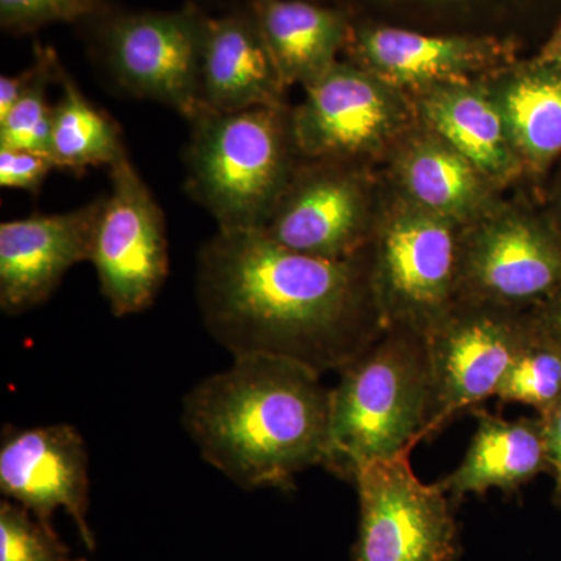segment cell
<instances>
[{
    "label": "cell",
    "instance_id": "cell-28",
    "mask_svg": "<svg viewBox=\"0 0 561 561\" xmlns=\"http://www.w3.org/2000/svg\"><path fill=\"white\" fill-rule=\"evenodd\" d=\"M43 61L44 47L38 44L35 49V61H33V65L22 70L18 76L0 77V119H3L9 114V111L16 105V102L38 79Z\"/></svg>",
    "mask_w": 561,
    "mask_h": 561
},
{
    "label": "cell",
    "instance_id": "cell-27",
    "mask_svg": "<svg viewBox=\"0 0 561 561\" xmlns=\"http://www.w3.org/2000/svg\"><path fill=\"white\" fill-rule=\"evenodd\" d=\"M54 168L49 154L0 149V186L7 190L38 191Z\"/></svg>",
    "mask_w": 561,
    "mask_h": 561
},
{
    "label": "cell",
    "instance_id": "cell-21",
    "mask_svg": "<svg viewBox=\"0 0 561 561\" xmlns=\"http://www.w3.org/2000/svg\"><path fill=\"white\" fill-rule=\"evenodd\" d=\"M62 94L54 108L49 157L55 168L84 171L128 158L116 122L95 108L61 69Z\"/></svg>",
    "mask_w": 561,
    "mask_h": 561
},
{
    "label": "cell",
    "instance_id": "cell-16",
    "mask_svg": "<svg viewBox=\"0 0 561 561\" xmlns=\"http://www.w3.org/2000/svg\"><path fill=\"white\" fill-rule=\"evenodd\" d=\"M354 50L368 72L382 83L420 87L461 83L500 60L505 47L494 39L378 27L362 31L354 39Z\"/></svg>",
    "mask_w": 561,
    "mask_h": 561
},
{
    "label": "cell",
    "instance_id": "cell-6",
    "mask_svg": "<svg viewBox=\"0 0 561 561\" xmlns=\"http://www.w3.org/2000/svg\"><path fill=\"white\" fill-rule=\"evenodd\" d=\"M209 18L194 3L175 11L113 14L101 28L106 65L131 94L192 119L205 110L202 62Z\"/></svg>",
    "mask_w": 561,
    "mask_h": 561
},
{
    "label": "cell",
    "instance_id": "cell-7",
    "mask_svg": "<svg viewBox=\"0 0 561 561\" xmlns=\"http://www.w3.org/2000/svg\"><path fill=\"white\" fill-rule=\"evenodd\" d=\"M463 243L454 221L431 213L397 217L383 230L371 268L383 324L426 335L459 301Z\"/></svg>",
    "mask_w": 561,
    "mask_h": 561
},
{
    "label": "cell",
    "instance_id": "cell-3",
    "mask_svg": "<svg viewBox=\"0 0 561 561\" xmlns=\"http://www.w3.org/2000/svg\"><path fill=\"white\" fill-rule=\"evenodd\" d=\"M339 373L323 463L331 474L353 482L364 465L411 453L430 437L434 390L421 332L386 328Z\"/></svg>",
    "mask_w": 561,
    "mask_h": 561
},
{
    "label": "cell",
    "instance_id": "cell-19",
    "mask_svg": "<svg viewBox=\"0 0 561 561\" xmlns=\"http://www.w3.org/2000/svg\"><path fill=\"white\" fill-rule=\"evenodd\" d=\"M424 114L446 144L490 176H504L519 157L508 135L500 105L483 92L448 84L427 95Z\"/></svg>",
    "mask_w": 561,
    "mask_h": 561
},
{
    "label": "cell",
    "instance_id": "cell-22",
    "mask_svg": "<svg viewBox=\"0 0 561 561\" xmlns=\"http://www.w3.org/2000/svg\"><path fill=\"white\" fill-rule=\"evenodd\" d=\"M479 173L448 144H420L402 162L412 197L431 214L453 221L470 217L481 201Z\"/></svg>",
    "mask_w": 561,
    "mask_h": 561
},
{
    "label": "cell",
    "instance_id": "cell-5",
    "mask_svg": "<svg viewBox=\"0 0 561 561\" xmlns=\"http://www.w3.org/2000/svg\"><path fill=\"white\" fill-rule=\"evenodd\" d=\"M411 453L364 465L354 476L359 530L353 561H459V526L448 494L412 470Z\"/></svg>",
    "mask_w": 561,
    "mask_h": 561
},
{
    "label": "cell",
    "instance_id": "cell-29",
    "mask_svg": "<svg viewBox=\"0 0 561 561\" xmlns=\"http://www.w3.org/2000/svg\"><path fill=\"white\" fill-rule=\"evenodd\" d=\"M548 438L549 460L553 479V504L561 511V401L551 412L541 416Z\"/></svg>",
    "mask_w": 561,
    "mask_h": 561
},
{
    "label": "cell",
    "instance_id": "cell-11",
    "mask_svg": "<svg viewBox=\"0 0 561 561\" xmlns=\"http://www.w3.org/2000/svg\"><path fill=\"white\" fill-rule=\"evenodd\" d=\"M88 468L87 445L69 424L10 430L3 434L0 491L5 500L27 508L47 526H51L55 512L65 511L88 551H95V537L88 523Z\"/></svg>",
    "mask_w": 561,
    "mask_h": 561
},
{
    "label": "cell",
    "instance_id": "cell-9",
    "mask_svg": "<svg viewBox=\"0 0 561 561\" xmlns=\"http://www.w3.org/2000/svg\"><path fill=\"white\" fill-rule=\"evenodd\" d=\"M90 262L117 317L149 308L169 275L164 216L128 158L110 169Z\"/></svg>",
    "mask_w": 561,
    "mask_h": 561
},
{
    "label": "cell",
    "instance_id": "cell-14",
    "mask_svg": "<svg viewBox=\"0 0 561 561\" xmlns=\"http://www.w3.org/2000/svg\"><path fill=\"white\" fill-rule=\"evenodd\" d=\"M286 87L251 7L209 18L202 62L203 108L278 106Z\"/></svg>",
    "mask_w": 561,
    "mask_h": 561
},
{
    "label": "cell",
    "instance_id": "cell-25",
    "mask_svg": "<svg viewBox=\"0 0 561 561\" xmlns=\"http://www.w3.org/2000/svg\"><path fill=\"white\" fill-rule=\"evenodd\" d=\"M0 561H77L54 527L41 523L27 508L0 502Z\"/></svg>",
    "mask_w": 561,
    "mask_h": 561
},
{
    "label": "cell",
    "instance_id": "cell-10",
    "mask_svg": "<svg viewBox=\"0 0 561 561\" xmlns=\"http://www.w3.org/2000/svg\"><path fill=\"white\" fill-rule=\"evenodd\" d=\"M560 295L561 234L548 225L502 217L463 243L459 301L534 311Z\"/></svg>",
    "mask_w": 561,
    "mask_h": 561
},
{
    "label": "cell",
    "instance_id": "cell-13",
    "mask_svg": "<svg viewBox=\"0 0 561 561\" xmlns=\"http://www.w3.org/2000/svg\"><path fill=\"white\" fill-rule=\"evenodd\" d=\"M394 121V106L381 81L335 62L306 84L305 102L294 119L291 136L311 157H339L370 150Z\"/></svg>",
    "mask_w": 561,
    "mask_h": 561
},
{
    "label": "cell",
    "instance_id": "cell-32",
    "mask_svg": "<svg viewBox=\"0 0 561 561\" xmlns=\"http://www.w3.org/2000/svg\"><path fill=\"white\" fill-rule=\"evenodd\" d=\"M77 561H87V560H84V559H77Z\"/></svg>",
    "mask_w": 561,
    "mask_h": 561
},
{
    "label": "cell",
    "instance_id": "cell-18",
    "mask_svg": "<svg viewBox=\"0 0 561 561\" xmlns=\"http://www.w3.org/2000/svg\"><path fill=\"white\" fill-rule=\"evenodd\" d=\"M284 83L309 84L335 65L348 35L339 11L306 0H251Z\"/></svg>",
    "mask_w": 561,
    "mask_h": 561
},
{
    "label": "cell",
    "instance_id": "cell-1",
    "mask_svg": "<svg viewBox=\"0 0 561 561\" xmlns=\"http://www.w3.org/2000/svg\"><path fill=\"white\" fill-rule=\"evenodd\" d=\"M203 320L232 357L341 371L386 330L371 272L297 253L264 231H219L198 260Z\"/></svg>",
    "mask_w": 561,
    "mask_h": 561
},
{
    "label": "cell",
    "instance_id": "cell-23",
    "mask_svg": "<svg viewBox=\"0 0 561 561\" xmlns=\"http://www.w3.org/2000/svg\"><path fill=\"white\" fill-rule=\"evenodd\" d=\"M501 404H523L545 416L561 401V348L530 312V327L497 389Z\"/></svg>",
    "mask_w": 561,
    "mask_h": 561
},
{
    "label": "cell",
    "instance_id": "cell-2",
    "mask_svg": "<svg viewBox=\"0 0 561 561\" xmlns=\"http://www.w3.org/2000/svg\"><path fill=\"white\" fill-rule=\"evenodd\" d=\"M330 419L321 375L272 356L232 357L184 397L181 415L203 459L245 490H291L323 467Z\"/></svg>",
    "mask_w": 561,
    "mask_h": 561
},
{
    "label": "cell",
    "instance_id": "cell-20",
    "mask_svg": "<svg viewBox=\"0 0 561 561\" xmlns=\"http://www.w3.org/2000/svg\"><path fill=\"white\" fill-rule=\"evenodd\" d=\"M516 153L531 168H548L561 153V68L535 60L497 98Z\"/></svg>",
    "mask_w": 561,
    "mask_h": 561
},
{
    "label": "cell",
    "instance_id": "cell-12",
    "mask_svg": "<svg viewBox=\"0 0 561 561\" xmlns=\"http://www.w3.org/2000/svg\"><path fill=\"white\" fill-rule=\"evenodd\" d=\"M102 201L69 213L31 216L0 225L3 312L21 313L35 308L54 294L73 265L90 262Z\"/></svg>",
    "mask_w": 561,
    "mask_h": 561
},
{
    "label": "cell",
    "instance_id": "cell-8",
    "mask_svg": "<svg viewBox=\"0 0 561 561\" xmlns=\"http://www.w3.org/2000/svg\"><path fill=\"white\" fill-rule=\"evenodd\" d=\"M530 327V313L457 301L424 337L434 390L430 435L496 398Z\"/></svg>",
    "mask_w": 561,
    "mask_h": 561
},
{
    "label": "cell",
    "instance_id": "cell-15",
    "mask_svg": "<svg viewBox=\"0 0 561 561\" xmlns=\"http://www.w3.org/2000/svg\"><path fill=\"white\" fill-rule=\"evenodd\" d=\"M476 426L468 451L459 467L438 486L459 507L470 494L516 493L538 476L551 474L548 438L540 415L505 420L485 409H474Z\"/></svg>",
    "mask_w": 561,
    "mask_h": 561
},
{
    "label": "cell",
    "instance_id": "cell-24",
    "mask_svg": "<svg viewBox=\"0 0 561 561\" xmlns=\"http://www.w3.org/2000/svg\"><path fill=\"white\" fill-rule=\"evenodd\" d=\"M60 61L50 47H44L38 79L0 119V149L31 150L49 154L54 108L47 102V87L60 76Z\"/></svg>",
    "mask_w": 561,
    "mask_h": 561
},
{
    "label": "cell",
    "instance_id": "cell-17",
    "mask_svg": "<svg viewBox=\"0 0 561 561\" xmlns=\"http://www.w3.org/2000/svg\"><path fill=\"white\" fill-rule=\"evenodd\" d=\"M265 234L297 253L324 260H351L359 249L364 213L353 180L320 175L280 197Z\"/></svg>",
    "mask_w": 561,
    "mask_h": 561
},
{
    "label": "cell",
    "instance_id": "cell-4",
    "mask_svg": "<svg viewBox=\"0 0 561 561\" xmlns=\"http://www.w3.org/2000/svg\"><path fill=\"white\" fill-rule=\"evenodd\" d=\"M192 122L187 190L219 231H262L283 197L286 142L278 106L202 110Z\"/></svg>",
    "mask_w": 561,
    "mask_h": 561
},
{
    "label": "cell",
    "instance_id": "cell-26",
    "mask_svg": "<svg viewBox=\"0 0 561 561\" xmlns=\"http://www.w3.org/2000/svg\"><path fill=\"white\" fill-rule=\"evenodd\" d=\"M105 11V0H0L3 31L28 33L58 24L92 20Z\"/></svg>",
    "mask_w": 561,
    "mask_h": 561
},
{
    "label": "cell",
    "instance_id": "cell-30",
    "mask_svg": "<svg viewBox=\"0 0 561 561\" xmlns=\"http://www.w3.org/2000/svg\"><path fill=\"white\" fill-rule=\"evenodd\" d=\"M534 313L542 331L561 348V295L548 305L534 309Z\"/></svg>",
    "mask_w": 561,
    "mask_h": 561
},
{
    "label": "cell",
    "instance_id": "cell-31",
    "mask_svg": "<svg viewBox=\"0 0 561 561\" xmlns=\"http://www.w3.org/2000/svg\"><path fill=\"white\" fill-rule=\"evenodd\" d=\"M537 61L548 62V65H556L561 68V24L553 33L552 38L542 47Z\"/></svg>",
    "mask_w": 561,
    "mask_h": 561
}]
</instances>
